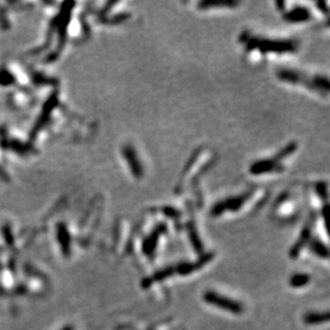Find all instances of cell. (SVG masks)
<instances>
[{
  "label": "cell",
  "mask_w": 330,
  "mask_h": 330,
  "mask_svg": "<svg viewBox=\"0 0 330 330\" xmlns=\"http://www.w3.org/2000/svg\"><path fill=\"white\" fill-rule=\"evenodd\" d=\"M315 221H316V215L313 213L303 227L302 233H301V236H299L298 238V241L295 243V245L293 246V248L291 249L290 254L293 259H296L299 255V253H301L302 248L304 247V245H307V244L311 241V238H312L311 235H312V229L314 227Z\"/></svg>",
  "instance_id": "cell-9"
},
{
  "label": "cell",
  "mask_w": 330,
  "mask_h": 330,
  "mask_svg": "<svg viewBox=\"0 0 330 330\" xmlns=\"http://www.w3.org/2000/svg\"><path fill=\"white\" fill-rule=\"evenodd\" d=\"M310 282V277L305 274H295L290 279V284L293 288H302Z\"/></svg>",
  "instance_id": "cell-18"
},
{
  "label": "cell",
  "mask_w": 330,
  "mask_h": 330,
  "mask_svg": "<svg viewBox=\"0 0 330 330\" xmlns=\"http://www.w3.org/2000/svg\"><path fill=\"white\" fill-rule=\"evenodd\" d=\"M73 329H74V328H73L72 326H66V327H64L63 329H61V330H73Z\"/></svg>",
  "instance_id": "cell-19"
},
{
  "label": "cell",
  "mask_w": 330,
  "mask_h": 330,
  "mask_svg": "<svg viewBox=\"0 0 330 330\" xmlns=\"http://www.w3.org/2000/svg\"><path fill=\"white\" fill-rule=\"evenodd\" d=\"M216 156V153L210 149H200L195 151L187 163L184 171H183L175 191L182 192L186 188L197 184L199 178L203 176V174L207 172V170H210L213 165L215 164Z\"/></svg>",
  "instance_id": "cell-2"
},
{
  "label": "cell",
  "mask_w": 330,
  "mask_h": 330,
  "mask_svg": "<svg viewBox=\"0 0 330 330\" xmlns=\"http://www.w3.org/2000/svg\"><path fill=\"white\" fill-rule=\"evenodd\" d=\"M329 321L328 312H310L303 316V322L308 325H317V324L327 323Z\"/></svg>",
  "instance_id": "cell-14"
},
{
  "label": "cell",
  "mask_w": 330,
  "mask_h": 330,
  "mask_svg": "<svg viewBox=\"0 0 330 330\" xmlns=\"http://www.w3.org/2000/svg\"><path fill=\"white\" fill-rule=\"evenodd\" d=\"M298 148L297 142H292L285 146L284 149L278 152L276 155L273 157L264 158L253 163L249 168V172L252 175H266V174H276L284 172L286 170V167L284 165V161L295 153Z\"/></svg>",
  "instance_id": "cell-5"
},
{
  "label": "cell",
  "mask_w": 330,
  "mask_h": 330,
  "mask_svg": "<svg viewBox=\"0 0 330 330\" xmlns=\"http://www.w3.org/2000/svg\"><path fill=\"white\" fill-rule=\"evenodd\" d=\"M204 301L207 303L213 304L219 309H222L224 311H228V312L234 313V314H241L244 311L243 305L240 302L232 301L231 298L217 294L216 292H213V291H209L205 293Z\"/></svg>",
  "instance_id": "cell-6"
},
{
  "label": "cell",
  "mask_w": 330,
  "mask_h": 330,
  "mask_svg": "<svg viewBox=\"0 0 330 330\" xmlns=\"http://www.w3.org/2000/svg\"><path fill=\"white\" fill-rule=\"evenodd\" d=\"M194 222V221H193ZM192 221H189L188 223V233H189V238H191L192 244L193 245L194 249L197 250L198 252H202L203 250V245L202 243H201L199 235H198V232L197 229L194 227V223Z\"/></svg>",
  "instance_id": "cell-16"
},
{
  "label": "cell",
  "mask_w": 330,
  "mask_h": 330,
  "mask_svg": "<svg viewBox=\"0 0 330 330\" xmlns=\"http://www.w3.org/2000/svg\"><path fill=\"white\" fill-rule=\"evenodd\" d=\"M237 5V2L234 1H203L198 3V8L200 10H211L212 8H234Z\"/></svg>",
  "instance_id": "cell-17"
},
{
  "label": "cell",
  "mask_w": 330,
  "mask_h": 330,
  "mask_svg": "<svg viewBox=\"0 0 330 330\" xmlns=\"http://www.w3.org/2000/svg\"><path fill=\"white\" fill-rule=\"evenodd\" d=\"M57 229H58L57 231L58 240L61 249H62V252L65 256H69L71 253V237L68 232V229H66L63 223L58 224Z\"/></svg>",
  "instance_id": "cell-12"
},
{
  "label": "cell",
  "mask_w": 330,
  "mask_h": 330,
  "mask_svg": "<svg viewBox=\"0 0 330 330\" xmlns=\"http://www.w3.org/2000/svg\"><path fill=\"white\" fill-rule=\"evenodd\" d=\"M277 78L285 83L302 85L310 92L321 96H328L329 81L327 76L319 74H309L307 72L282 69L277 72Z\"/></svg>",
  "instance_id": "cell-3"
},
{
  "label": "cell",
  "mask_w": 330,
  "mask_h": 330,
  "mask_svg": "<svg viewBox=\"0 0 330 330\" xmlns=\"http://www.w3.org/2000/svg\"><path fill=\"white\" fill-rule=\"evenodd\" d=\"M213 259V254L209 253V254H205L202 255L201 258L194 263H184V264H181L180 266L175 267L176 272H178L182 276H186V275L192 274L195 271L200 270L201 267H203L206 263H209L211 260Z\"/></svg>",
  "instance_id": "cell-11"
},
{
  "label": "cell",
  "mask_w": 330,
  "mask_h": 330,
  "mask_svg": "<svg viewBox=\"0 0 330 330\" xmlns=\"http://www.w3.org/2000/svg\"><path fill=\"white\" fill-rule=\"evenodd\" d=\"M166 231H167L166 224L162 223L160 225H157V227L153 230L152 233L145 238L142 245V249L146 255H152L153 252L155 251L158 240H160V237L163 234L166 233Z\"/></svg>",
  "instance_id": "cell-10"
},
{
  "label": "cell",
  "mask_w": 330,
  "mask_h": 330,
  "mask_svg": "<svg viewBox=\"0 0 330 330\" xmlns=\"http://www.w3.org/2000/svg\"><path fill=\"white\" fill-rule=\"evenodd\" d=\"M310 248L316 255H319L320 258H324V259L328 258L329 250L326 245H324L321 241H319V238H311Z\"/></svg>",
  "instance_id": "cell-15"
},
{
  "label": "cell",
  "mask_w": 330,
  "mask_h": 330,
  "mask_svg": "<svg viewBox=\"0 0 330 330\" xmlns=\"http://www.w3.org/2000/svg\"><path fill=\"white\" fill-rule=\"evenodd\" d=\"M242 43L247 55L256 54L259 56L267 55L294 54L298 51L299 42L293 39H274L267 36L242 35Z\"/></svg>",
  "instance_id": "cell-1"
},
{
  "label": "cell",
  "mask_w": 330,
  "mask_h": 330,
  "mask_svg": "<svg viewBox=\"0 0 330 330\" xmlns=\"http://www.w3.org/2000/svg\"><path fill=\"white\" fill-rule=\"evenodd\" d=\"M268 198L267 192L263 189H250L248 192L238 193L236 195H231V197L223 199L213 206L211 211L212 216H221L225 212H238L241 211L244 206L249 203H255L262 205Z\"/></svg>",
  "instance_id": "cell-4"
},
{
  "label": "cell",
  "mask_w": 330,
  "mask_h": 330,
  "mask_svg": "<svg viewBox=\"0 0 330 330\" xmlns=\"http://www.w3.org/2000/svg\"><path fill=\"white\" fill-rule=\"evenodd\" d=\"M176 273L175 267H168V268H165V270L161 271V272H157L154 276L149 277V278H145L142 282H141V286H143L144 289L149 288L154 282H157V281H162L164 279H167L171 276H173V275Z\"/></svg>",
  "instance_id": "cell-13"
},
{
  "label": "cell",
  "mask_w": 330,
  "mask_h": 330,
  "mask_svg": "<svg viewBox=\"0 0 330 330\" xmlns=\"http://www.w3.org/2000/svg\"><path fill=\"white\" fill-rule=\"evenodd\" d=\"M313 12L302 4H294L289 9H283V18L289 23H308L313 20Z\"/></svg>",
  "instance_id": "cell-8"
},
{
  "label": "cell",
  "mask_w": 330,
  "mask_h": 330,
  "mask_svg": "<svg viewBox=\"0 0 330 330\" xmlns=\"http://www.w3.org/2000/svg\"><path fill=\"white\" fill-rule=\"evenodd\" d=\"M122 155L127 162V166L130 168L132 174L136 179H141L144 174V167L142 162L140 161L136 149L132 144H126L122 150Z\"/></svg>",
  "instance_id": "cell-7"
}]
</instances>
